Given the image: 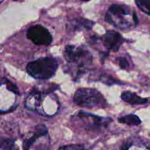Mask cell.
Segmentation results:
<instances>
[{
    "mask_svg": "<svg viewBox=\"0 0 150 150\" xmlns=\"http://www.w3.org/2000/svg\"><path fill=\"white\" fill-rule=\"evenodd\" d=\"M119 122L122 124L128 125H139L142 121L138 116L135 114H128L119 118Z\"/></svg>",
    "mask_w": 150,
    "mask_h": 150,
    "instance_id": "7c38bea8",
    "label": "cell"
},
{
    "mask_svg": "<svg viewBox=\"0 0 150 150\" xmlns=\"http://www.w3.org/2000/svg\"><path fill=\"white\" fill-rule=\"evenodd\" d=\"M136 4L142 11L150 16V0H137Z\"/></svg>",
    "mask_w": 150,
    "mask_h": 150,
    "instance_id": "4fadbf2b",
    "label": "cell"
},
{
    "mask_svg": "<svg viewBox=\"0 0 150 150\" xmlns=\"http://www.w3.org/2000/svg\"><path fill=\"white\" fill-rule=\"evenodd\" d=\"M27 38L37 45H49L53 37L48 29L40 24L34 25L28 29Z\"/></svg>",
    "mask_w": 150,
    "mask_h": 150,
    "instance_id": "8992f818",
    "label": "cell"
},
{
    "mask_svg": "<svg viewBox=\"0 0 150 150\" xmlns=\"http://www.w3.org/2000/svg\"><path fill=\"white\" fill-rule=\"evenodd\" d=\"M48 134V130L46 127L43 125H38L35 129V131L32 132V134L26 138L23 142V150H29L31 146H33L35 143H36L38 139L42 137H45Z\"/></svg>",
    "mask_w": 150,
    "mask_h": 150,
    "instance_id": "9c48e42d",
    "label": "cell"
},
{
    "mask_svg": "<svg viewBox=\"0 0 150 150\" xmlns=\"http://www.w3.org/2000/svg\"><path fill=\"white\" fill-rule=\"evenodd\" d=\"M95 23L85 18H74L70 21L68 28L73 31H81V30H90L94 26Z\"/></svg>",
    "mask_w": 150,
    "mask_h": 150,
    "instance_id": "30bf717a",
    "label": "cell"
},
{
    "mask_svg": "<svg viewBox=\"0 0 150 150\" xmlns=\"http://www.w3.org/2000/svg\"><path fill=\"white\" fill-rule=\"evenodd\" d=\"M121 98L123 101L130 105H142V104H145L148 101V99L146 98H142L136 93L131 92L130 91L122 92L121 95Z\"/></svg>",
    "mask_w": 150,
    "mask_h": 150,
    "instance_id": "8fae6325",
    "label": "cell"
},
{
    "mask_svg": "<svg viewBox=\"0 0 150 150\" xmlns=\"http://www.w3.org/2000/svg\"><path fill=\"white\" fill-rule=\"evenodd\" d=\"M119 65L123 70H127L129 67V62L125 57H120L119 58Z\"/></svg>",
    "mask_w": 150,
    "mask_h": 150,
    "instance_id": "9a60e30c",
    "label": "cell"
},
{
    "mask_svg": "<svg viewBox=\"0 0 150 150\" xmlns=\"http://www.w3.org/2000/svg\"><path fill=\"white\" fill-rule=\"evenodd\" d=\"M105 20L121 30L132 29L139 23L135 11L125 4H112L105 14Z\"/></svg>",
    "mask_w": 150,
    "mask_h": 150,
    "instance_id": "7a4b0ae2",
    "label": "cell"
},
{
    "mask_svg": "<svg viewBox=\"0 0 150 150\" xmlns=\"http://www.w3.org/2000/svg\"><path fill=\"white\" fill-rule=\"evenodd\" d=\"M58 150H87L84 146L80 144H71L61 146Z\"/></svg>",
    "mask_w": 150,
    "mask_h": 150,
    "instance_id": "5bb4252c",
    "label": "cell"
},
{
    "mask_svg": "<svg viewBox=\"0 0 150 150\" xmlns=\"http://www.w3.org/2000/svg\"><path fill=\"white\" fill-rule=\"evenodd\" d=\"M58 65L56 59L43 57L29 62L26 66V71L35 79L47 80L55 75Z\"/></svg>",
    "mask_w": 150,
    "mask_h": 150,
    "instance_id": "277c9868",
    "label": "cell"
},
{
    "mask_svg": "<svg viewBox=\"0 0 150 150\" xmlns=\"http://www.w3.org/2000/svg\"><path fill=\"white\" fill-rule=\"evenodd\" d=\"M78 117L82 121L85 127L87 130L92 131H100L101 130L106 128L110 122L112 121L111 118H104L98 116L92 115L88 113L81 111L78 114Z\"/></svg>",
    "mask_w": 150,
    "mask_h": 150,
    "instance_id": "52a82bcc",
    "label": "cell"
},
{
    "mask_svg": "<svg viewBox=\"0 0 150 150\" xmlns=\"http://www.w3.org/2000/svg\"><path fill=\"white\" fill-rule=\"evenodd\" d=\"M74 102L79 106L87 108H102L106 105V100L102 94L92 88H81L74 95Z\"/></svg>",
    "mask_w": 150,
    "mask_h": 150,
    "instance_id": "5b68a950",
    "label": "cell"
},
{
    "mask_svg": "<svg viewBox=\"0 0 150 150\" xmlns=\"http://www.w3.org/2000/svg\"><path fill=\"white\" fill-rule=\"evenodd\" d=\"M64 57L67 64L69 70L76 69L74 73L76 80L78 77L83 74L87 70L88 67L92 63V55L89 50L84 46L78 45H67L64 48Z\"/></svg>",
    "mask_w": 150,
    "mask_h": 150,
    "instance_id": "3957f363",
    "label": "cell"
},
{
    "mask_svg": "<svg viewBox=\"0 0 150 150\" xmlns=\"http://www.w3.org/2000/svg\"><path fill=\"white\" fill-rule=\"evenodd\" d=\"M56 89L53 86L40 89L34 87L25 100V106L42 115H54L59 107L58 98L53 93Z\"/></svg>",
    "mask_w": 150,
    "mask_h": 150,
    "instance_id": "6da1fadb",
    "label": "cell"
},
{
    "mask_svg": "<svg viewBox=\"0 0 150 150\" xmlns=\"http://www.w3.org/2000/svg\"><path fill=\"white\" fill-rule=\"evenodd\" d=\"M105 48L109 51L117 52L120 50V47L125 42V39L119 32L116 31H108L100 38Z\"/></svg>",
    "mask_w": 150,
    "mask_h": 150,
    "instance_id": "ba28073f",
    "label": "cell"
}]
</instances>
